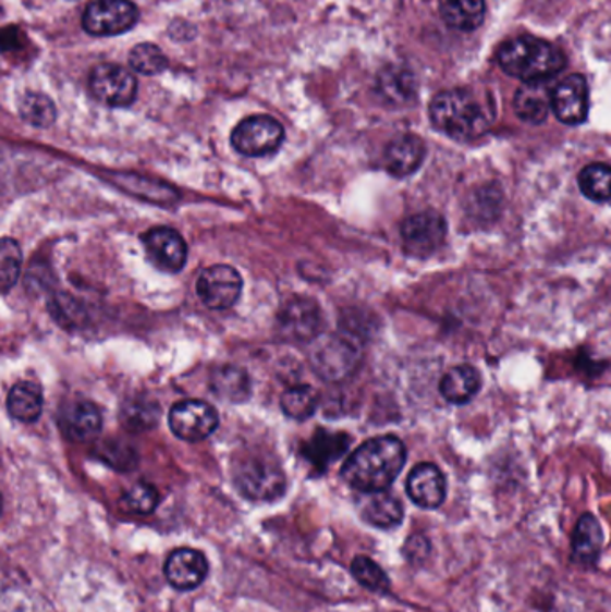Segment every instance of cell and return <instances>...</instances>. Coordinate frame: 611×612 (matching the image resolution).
I'll use <instances>...</instances> for the list:
<instances>
[{"label":"cell","instance_id":"6da1fadb","mask_svg":"<svg viewBox=\"0 0 611 612\" xmlns=\"http://www.w3.org/2000/svg\"><path fill=\"white\" fill-rule=\"evenodd\" d=\"M407 461V450L399 437H375L363 442L349 461L344 462L341 475L344 482L357 491H386L396 480Z\"/></svg>","mask_w":611,"mask_h":612},{"label":"cell","instance_id":"7a4b0ae2","mask_svg":"<svg viewBox=\"0 0 611 612\" xmlns=\"http://www.w3.org/2000/svg\"><path fill=\"white\" fill-rule=\"evenodd\" d=\"M500 69L524 83L549 81L565 69V54L549 41L522 35L504 41L497 51Z\"/></svg>","mask_w":611,"mask_h":612},{"label":"cell","instance_id":"3957f363","mask_svg":"<svg viewBox=\"0 0 611 612\" xmlns=\"http://www.w3.org/2000/svg\"><path fill=\"white\" fill-rule=\"evenodd\" d=\"M429 111L432 126L457 142L479 138L490 124L479 99L465 88L441 91L430 102Z\"/></svg>","mask_w":611,"mask_h":612},{"label":"cell","instance_id":"277c9868","mask_svg":"<svg viewBox=\"0 0 611 612\" xmlns=\"http://www.w3.org/2000/svg\"><path fill=\"white\" fill-rule=\"evenodd\" d=\"M285 131L282 124L269 115H253L239 122L232 133V146L241 155L262 158L282 147Z\"/></svg>","mask_w":611,"mask_h":612},{"label":"cell","instance_id":"5b68a950","mask_svg":"<svg viewBox=\"0 0 611 612\" xmlns=\"http://www.w3.org/2000/svg\"><path fill=\"white\" fill-rule=\"evenodd\" d=\"M239 491L255 502H273L285 491V475L277 462L253 457L239 467L235 475Z\"/></svg>","mask_w":611,"mask_h":612},{"label":"cell","instance_id":"8992f818","mask_svg":"<svg viewBox=\"0 0 611 612\" xmlns=\"http://www.w3.org/2000/svg\"><path fill=\"white\" fill-rule=\"evenodd\" d=\"M359 355L354 344L339 335L321 336L314 342L310 364L319 377L329 382H341L354 372Z\"/></svg>","mask_w":611,"mask_h":612},{"label":"cell","instance_id":"52a82bcc","mask_svg":"<svg viewBox=\"0 0 611 612\" xmlns=\"http://www.w3.org/2000/svg\"><path fill=\"white\" fill-rule=\"evenodd\" d=\"M137 22L138 8L130 0H94L83 15V27L94 36L122 35Z\"/></svg>","mask_w":611,"mask_h":612},{"label":"cell","instance_id":"ba28073f","mask_svg":"<svg viewBox=\"0 0 611 612\" xmlns=\"http://www.w3.org/2000/svg\"><path fill=\"white\" fill-rule=\"evenodd\" d=\"M447 231V221L438 211H419L402 224L405 252L415 258H429L443 246Z\"/></svg>","mask_w":611,"mask_h":612},{"label":"cell","instance_id":"9c48e42d","mask_svg":"<svg viewBox=\"0 0 611 612\" xmlns=\"http://www.w3.org/2000/svg\"><path fill=\"white\" fill-rule=\"evenodd\" d=\"M169 427L178 439L199 442L218 430L219 414L201 400H183L169 412Z\"/></svg>","mask_w":611,"mask_h":612},{"label":"cell","instance_id":"30bf717a","mask_svg":"<svg viewBox=\"0 0 611 612\" xmlns=\"http://www.w3.org/2000/svg\"><path fill=\"white\" fill-rule=\"evenodd\" d=\"M197 296L210 310L232 308L243 292V278L232 266L207 267L197 278Z\"/></svg>","mask_w":611,"mask_h":612},{"label":"cell","instance_id":"8fae6325","mask_svg":"<svg viewBox=\"0 0 611 612\" xmlns=\"http://www.w3.org/2000/svg\"><path fill=\"white\" fill-rule=\"evenodd\" d=\"M321 310L318 303L308 297H291L278 311V333L285 341H314L321 330Z\"/></svg>","mask_w":611,"mask_h":612},{"label":"cell","instance_id":"7c38bea8","mask_svg":"<svg viewBox=\"0 0 611 612\" xmlns=\"http://www.w3.org/2000/svg\"><path fill=\"white\" fill-rule=\"evenodd\" d=\"M91 96L108 106H130L138 91L137 77L124 66L105 63L91 71L88 79Z\"/></svg>","mask_w":611,"mask_h":612},{"label":"cell","instance_id":"4fadbf2b","mask_svg":"<svg viewBox=\"0 0 611 612\" xmlns=\"http://www.w3.org/2000/svg\"><path fill=\"white\" fill-rule=\"evenodd\" d=\"M588 85L582 74H572L552 88L551 110L566 126H579L588 117Z\"/></svg>","mask_w":611,"mask_h":612},{"label":"cell","instance_id":"5bb4252c","mask_svg":"<svg viewBox=\"0 0 611 612\" xmlns=\"http://www.w3.org/2000/svg\"><path fill=\"white\" fill-rule=\"evenodd\" d=\"M142 242L146 246L149 260L155 266L167 272L182 271L187 261L188 249L183 236L176 230L166 227L152 228L144 233Z\"/></svg>","mask_w":611,"mask_h":612},{"label":"cell","instance_id":"9a60e30c","mask_svg":"<svg viewBox=\"0 0 611 612\" xmlns=\"http://www.w3.org/2000/svg\"><path fill=\"white\" fill-rule=\"evenodd\" d=\"M208 575V561L193 548H178L166 562V577L174 589L191 591Z\"/></svg>","mask_w":611,"mask_h":612},{"label":"cell","instance_id":"2e32d148","mask_svg":"<svg viewBox=\"0 0 611 612\" xmlns=\"http://www.w3.org/2000/svg\"><path fill=\"white\" fill-rule=\"evenodd\" d=\"M407 494L418 507H440L447 498V478L443 472L429 462L413 467L407 478Z\"/></svg>","mask_w":611,"mask_h":612},{"label":"cell","instance_id":"e0dca14e","mask_svg":"<svg viewBox=\"0 0 611 612\" xmlns=\"http://www.w3.org/2000/svg\"><path fill=\"white\" fill-rule=\"evenodd\" d=\"M61 432L69 439L77 442L90 441L97 433L101 432L102 416L99 408L90 402H72L61 411Z\"/></svg>","mask_w":611,"mask_h":612},{"label":"cell","instance_id":"ac0fdd59","mask_svg":"<svg viewBox=\"0 0 611 612\" xmlns=\"http://www.w3.org/2000/svg\"><path fill=\"white\" fill-rule=\"evenodd\" d=\"M425 160V144L416 135L394 138L384 152L386 171L394 178H407L418 171Z\"/></svg>","mask_w":611,"mask_h":612},{"label":"cell","instance_id":"d6986e66","mask_svg":"<svg viewBox=\"0 0 611 612\" xmlns=\"http://www.w3.org/2000/svg\"><path fill=\"white\" fill-rule=\"evenodd\" d=\"M551 96L552 88L547 81L522 85L513 99L516 117L535 126L546 122L549 111H551Z\"/></svg>","mask_w":611,"mask_h":612},{"label":"cell","instance_id":"ffe728a7","mask_svg":"<svg viewBox=\"0 0 611 612\" xmlns=\"http://www.w3.org/2000/svg\"><path fill=\"white\" fill-rule=\"evenodd\" d=\"M602 542H604V534H602L601 523L597 522L596 516L585 514L579 517L574 536H572V559L577 564L590 566L601 555Z\"/></svg>","mask_w":611,"mask_h":612},{"label":"cell","instance_id":"44dd1931","mask_svg":"<svg viewBox=\"0 0 611 612\" xmlns=\"http://www.w3.org/2000/svg\"><path fill=\"white\" fill-rule=\"evenodd\" d=\"M480 375L474 366L452 367L450 371L444 372L440 382L441 396L452 405H465L472 402L477 392L480 391Z\"/></svg>","mask_w":611,"mask_h":612},{"label":"cell","instance_id":"7402d4cb","mask_svg":"<svg viewBox=\"0 0 611 612\" xmlns=\"http://www.w3.org/2000/svg\"><path fill=\"white\" fill-rule=\"evenodd\" d=\"M416 77L410 69L400 65L386 66L377 77V90L391 105H407L416 96Z\"/></svg>","mask_w":611,"mask_h":612},{"label":"cell","instance_id":"603a6c76","mask_svg":"<svg viewBox=\"0 0 611 612\" xmlns=\"http://www.w3.org/2000/svg\"><path fill=\"white\" fill-rule=\"evenodd\" d=\"M485 0H440V15L447 26L461 33L479 29L485 22Z\"/></svg>","mask_w":611,"mask_h":612},{"label":"cell","instance_id":"cb8c5ba5","mask_svg":"<svg viewBox=\"0 0 611 612\" xmlns=\"http://www.w3.org/2000/svg\"><path fill=\"white\" fill-rule=\"evenodd\" d=\"M8 411L16 421L33 423L41 416L44 411V392L38 383L19 382L8 396Z\"/></svg>","mask_w":611,"mask_h":612},{"label":"cell","instance_id":"d4e9b609","mask_svg":"<svg viewBox=\"0 0 611 612\" xmlns=\"http://www.w3.org/2000/svg\"><path fill=\"white\" fill-rule=\"evenodd\" d=\"M364 522L377 528H393L404 519V505L389 492H371L363 505Z\"/></svg>","mask_w":611,"mask_h":612},{"label":"cell","instance_id":"484cf974","mask_svg":"<svg viewBox=\"0 0 611 612\" xmlns=\"http://www.w3.org/2000/svg\"><path fill=\"white\" fill-rule=\"evenodd\" d=\"M210 385H212L216 396L233 403L248 400L249 391H252V383H249L246 371L233 366L219 367L218 371L212 375Z\"/></svg>","mask_w":611,"mask_h":612},{"label":"cell","instance_id":"4316f807","mask_svg":"<svg viewBox=\"0 0 611 612\" xmlns=\"http://www.w3.org/2000/svg\"><path fill=\"white\" fill-rule=\"evenodd\" d=\"M318 392L314 391L313 387L296 385L283 392L280 405L283 414L294 421H307L318 408Z\"/></svg>","mask_w":611,"mask_h":612},{"label":"cell","instance_id":"83f0119b","mask_svg":"<svg viewBox=\"0 0 611 612\" xmlns=\"http://www.w3.org/2000/svg\"><path fill=\"white\" fill-rule=\"evenodd\" d=\"M610 180L611 171L607 163H591L579 172L577 183H579L583 196L588 197L590 201L608 203L610 201Z\"/></svg>","mask_w":611,"mask_h":612},{"label":"cell","instance_id":"f1b7e54d","mask_svg":"<svg viewBox=\"0 0 611 612\" xmlns=\"http://www.w3.org/2000/svg\"><path fill=\"white\" fill-rule=\"evenodd\" d=\"M22 264L24 256L19 242L10 236L0 238V294H8L16 285L21 278Z\"/></svg>","mask_w":611,"mask_h":612},{"label":"cell","instance_id":"f546056e","mask_svg":"<svg viewBox=\"0 0 611 612\" xmlns=\"http://www.w3.org/2000/svg\"><path fill=\"white\" fill-rule=\"evenodd\" d=\"M21 117L35 127H49L56 121V106L49 97L38 91H27L19 105Z\"/></svg>","mask_w":611,"mask_h":612},{"label":"cell","instance_id":"4dcf8cb0","mask_svg":"<svg viewBox=\"0 0 611 612\" xmlns=\"http://www.w3.org/2000/svg\"><path fill=\"white\" fill-rule=\"evenodd\" d=\"M121 188L130 192L133 196L142 197L146 201L162 203V205H171L176 201V191H172L171 186L163 185V183H155V181L140 180L138 176H121V180L115 181Z\"/></svg>","mask_w":611,"mask_h":612},{"label":"cell","instance_id":"1f68e13d","mask_svg":"<svg viewBox=\"0 0 611 612\" xmlns=\"http://www.w3.org/2000/svg\"><path fill=\"white\" fill-rule=\"evenodd\" d=\"M158 414L160 411L157 403L149 400H132L122 408V425L133 432H144L157 425Z\"/></svg>","mask_w":611,"mask_h":612},{"label":"cell","instance_id":"d6a6232c","mask_svg":"<svg viewBox=\"0 0 611 612\" xmlns=\"http://www.w3.org/2000/svg\"><path fill=\"white\" fill-rule=\"evenodd\" d=\"M130 65L133 71L146 74V76H157L167 69V58L162 49L152 44H138L130 52Z\"/></svg>","mask_w":611,"mask_h":612},{"label":"cell","instance_id":"836d02e7","mask_svg":"<svg viewBox=\"0 0 611 612\" xmlns=\"http://www.w3.org/2000/svg\"><path fill=\"white\" fill-rule=\"evenodd\" d=\"M352 573L357 578V583L368 587L369 591L382 592L389 589V578L384 570L369 558L364 555L355 558L352 562Z\"/></svg>","mask_w":611,"mask_h":612},{"label":"cell","instance_id":"e575fe53","mask_svg":"<svg viewBox=\"0 0 611 612\" xmlns=\"http://www.w3.org/2000/svg\"><path fill=\"white\" fill-rule=\"evenodd\" d=\"M127 509L137 514H149L158 505V491L149 484H137L127 491L124 498Z\"/></svg>","mask_w":611,"mask_h":612},{"label":"cell","instance_id":"d590c367","mask_svg":"<svg viewBox=\"0 0 611 612\" xmlns=\"http://www.w3.org/2000/svg\"><path fill=\"white\" fill-rule=\"evenodd\" d=\"M405 555L411 559V561H416V559L427 558L429 553V541L425 539L424 536L411 537L407 544H405Z\"/></svg>","mask_w":611,"mask_h":612},{"label":"cell","instance_id":"8d00e7d4","mask_svg":"<svg viewBox=\"0 0 611 612\" xmlns=\"http://www.w3.org/2000/svg\"><path fill=\"white\" fill-rule=\"evenodd\" d=\"M0 514H2V497H0Z\"/></svg>","mask_w":611,"mask_h":612}]
</instances>
